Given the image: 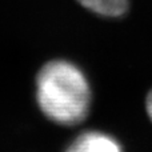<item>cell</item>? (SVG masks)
Segmentation results:
<instances>
[{
	"label": "cell",
	"instance_id": "1",
	"mask_svg": "<svg viewBox=\"0 0 152 152\" xmlns=\"http://www.w3.org/2000/svg\"><path fill=\"white\" fill-rule=\"evenodd\" d=\"M36 100L48 119L60 126H75L88 115L91 87L76 64L56 59L37 72Z\"/></svg>",
	"mask_w": 152,
	"mask_h": 152
},
{
	"label": "cell",
	"instance_id": "2",
	"mask_svg": "<svg viewBox=\"0 0 152 152\" xmlns=\"http://www.w3.org/2000/svg\"><path fill=\"white\" fill-rule=\"evenodd\" d=\"M66 152H123L113 136L100 131H86L76 136Z\"/></svg>",
	"mask_w": 152,
	"mask_h": 152
},
{
	"label": "cell",
	"instance_id": "3",
	"mask_svg": "<svg viewBox=\"0 0 152 152\" xmlns=\"http://www.w3.org/2000/svg\"><path fill=\"white\" fill-rule=\"evenodd\" d=\"M86 10L103 18H120L126 15L129 0H76Z\"/></svg>",
	"mask_w": 152,
	"mask_h": 152
},
{
	"label": "cell",
	"instance_id": "4",
	"mask_svg": "<svg viewBox=\"0 0 152 152\" xmlns=\"http://www.w3.org/2000/svg\"><path fill=\"white\" fill-rule=\"evenodd\" d=\"M145 105H147L148 116H150V119L152 120V89L150 91V94H148V96H147V102H145Z\"/></svg>",
	"mask_w": 152,
	"mask_h": 152
}]
</instances>
